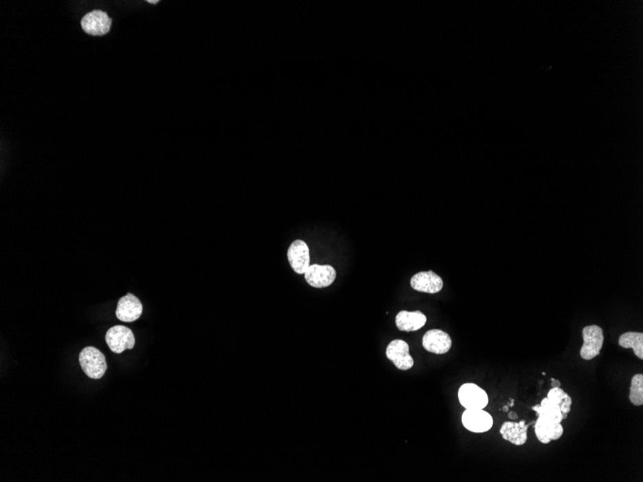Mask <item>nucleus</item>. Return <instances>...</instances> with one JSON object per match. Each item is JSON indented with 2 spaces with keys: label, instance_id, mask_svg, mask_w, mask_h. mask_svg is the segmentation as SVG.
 Instances as JSON below:
<instances>
[{
  "label": "nucleus",
  "instance_id": "nucleus-1",
  "mask_svg": "<svg viewBox=\"0 0 643 482\" xmlns=\"http://www.w3.org/2000/svg\"><path fill=\"white\" fill-rule=\"evenodd\" d=\"M79 363L83 372L93 380H100L107 370L105 354L94 347H87L79 354Z\"/></svg>",
  "mask_w": 643,
  "mask_h": 482
},
{
  "label": "nucleus",
  "instance_id": "nucleus-2",
  "mask_svg": "<svg viewBox=\"0 0 643 482\" xmlns=\"http://www.w3.org/2000/svg\"><path fill=\"white\" fill-rule=\"evenodd\" d=\"M459 401L468 410H479L488 406V396L483 388L474 383H466L459 388Z\"/></svg>",
  "mask_w": 643,
  "mask_h": 482
},
{
  "label": "nucleus",
  "instance_id": "nucleus-3",
  "mask_svg": "<svg viewBox=\"0 0 643 482\" xmlns=\"http://www.w3.org/2000/svg\"><path fill=\"white\" fill-rule=\"evenodd\" d=\"M584 344L581 349V358L591 360L600 354L604 344V332L598 325H589L582 329Z\"/></svg>",
  "mask_w": 643,
  "mask_h": 482
},
{
  "label": "nucleus",
  "instance_id": "nucleus-4",
  "mask_svg": "<svg viewBox=\"0 0 643 482\" xmlns=\"http://www.w3.org/2000/svg\"><path fill=\"white\" fill-rule=\"evenodd\" d=\"M106 343L114 353H124L125 349H132L135 346V337L132 330L124 325L111 327L105 335Z\"/></svg>",
  "mask_w": 643,
  "mask_h": 482
},
{
  "label": "nucleus",
  "instance_id": "nucleus-5",
  "mask_svg": "<svg viewBox=\"0 0 643 482\" xmlns=\"http://www.w3.org/2000/svg\"><path fill=\"white\" fill-rule=\"evenodd\" d=\"M336 271L331 265H310L305 278L310 286L322 289L331 286L336 279Z\"/></svg>",
  "mask_w": 643,
  "mask_h": 482
},
{
  "label": "nucleus",
  "instance_id": "nucleus-6",
  "mask_svg": "<svg viewBox=\"0 0 643 482\" xmlns=\"http://www.w3.org/2000/svg\"><path fill=\"white\" fill-rule=\"evenodd\" d=\"M112 19L105 12L96 10L86 14L81 19V28L87 34L93 36L105 35L110 31Z\"/></svg>",
  "mask_w": 643,
  "mask_h": 482
},
{
  "label": "nucleus",
  "instance_id": "nucleus-7",
  "mask_svg": "<svg viewBox=\"0 0 643 482\" xmlns=\"http://www.w3.org/2000/svg\"><path fill=\"white\" fill-rule=\"evenodd\" d=\"M289 264L298 274H305L310 266V252L307 243L303 240H296L288 248Z\"/></svg>",
  "mask_w": 643,
  "mask_h": 482
},
{
  "label": "nucleus",
  "instance_id": "nucleus-8",
  "mask_svg": "<svg viewBox=\"0 0 643 482\" xmlns=\"http://www.w3.org/2000/svg\"><path fill=\"white\" fill-rule=\"evenodd\" d=\"M386 358L401 371L411 370L414 365L413 358L409 354L408 344L403 340H393L387 346Z\"/></svg>",
  "mask_w": 643,
  "mask_h": 482
},
{
  "label": "nucleus",
  "instance_id": "nucleus-9",
  "mask_svg": "<svg viewBox=\"0 0 643 482\" xmlns=\"http://www.w3.org/2000/svg\"><path fill=\"white\" fill-rule=\"evenodd\" d=\"M461 421L466 430L474 433L488 432L493 426L492 417L488 412L483 411V409H479V410L466 409L462 414Z\"/></svg>",
  "mask_w": 643,
  "mask_h": 482
},
{
  "label": "nucleus",
  "instance_id": "nucleus-10",
  "mask_svg": "<svg viewBox=\"0 0 643 482\" xmlns=\"http://www.w3.org/2000/svg\"><path fill=\"white\" fill-rule=\"evenodd\" d=\"M452 344L449 334L440 329L428 330L422 339L423 348L435 354L447 353L451 349Z\"/></svg>",
  "mask_w": 643,
  "mask_h": 482
},
{
  "label": "nucleus",
  "instance_id": "nucleus-11",
  "mask_svg": "<svg viewBox=\"0 0 643 482\" xmlns=\"http://www.w3.org/2000/svg\"><path fill=\"white\" fill-rule=\"evenodd\" d=\"M143 314V305L136 296L127 294L118 303L116 316L124 322H135Z\"/></svg>",
  "mask_w": 643,
  "mask_h": 482
},
{
  "label": "nucleus",
  "instance_id": "nucleus-12",
  "mask_svg": "<svg viewBox=\"0 0 643 482\" xmlns=\"http://www.w3.org/2000/svg\"><path fill=\"white\" fill-rule=\"evenodd\" d=\"M411 285L421 293L437 294L442 290L443 281L433 271L420 272L411 277Z\"/></svg>",
  "mask_w": 643,
  "mask_h": 482
},
{
  "label": "nucleus",
  "instance_id": "nucleus-13",
  "mask_svg": "<svg viewBox=\"0 0 643 482\" xmlns=\"http://www.w3.org/2000/svg\"><path fill=\"white\" fill-rule=\"evenodd\" d=\"M534 425L536 438L543 444H549L552 441L558 440L563 435L562 424L555 423L544 417L538 416Z\"/></svg>",
  "mask_w": 643,
  "mask_h": 482
},
{
  "label": "nucleus",
  "instance_id": "nucleus-14",
  "mask_svg": "<svg viewBox=\"0 0 643 482\" xmlns=\"http://www.w3.org/2000/svg\"><path fill=\"white\" fill-rule=\"evenodd\" d=\"M534 421L526 424L524 420L516 421H505L500 430V435L505 441H509L515 446H522L528 439V430L530 426L534 425Z\"/></svg>",
  "mask_w": 643,
  "mask_h": 482
},
{
  "label": "nucleus",
  "instance_id": "nucleus-15",
  "mask_svg": "<svg viewBox=\"0 0 643 482\" xmlns=\"http://www.w3.org/2000/svg\"><path fill=\"white\" fill-rule=\"evenodd\" d=\"M427 322V317L421 311H401L396 316V325L401 331L413 332L422 329Z\"/></svg>",
  "mask_w": 643,
  "mask_h": 482
},
{
  "label": "nucleus",
  "instance_id": "nucleus-16",
  "mask_svg": "<svg viewBox=\"0 0 643 482\" xmlns=\"http://www.w3.org/2000/svg\"><path fill=\"white\" fill-rule=\"evenodd\" d=\"M532 409L536 412L538 416L544 417V418L555 421V423L562 424L563 421V415L560 404H558L557 402L552 401V399H549L548 397H545V399H543L541 406H534L532 407Z\"/></svg>",
  "mask_w": 643,
  "mask_h": 482
},
{
  "label": "nucleus",
  "instance_id": "nucleus-17",
  "mask_svg": "<svg viewBox=\"0 0 643 482\" xmlns=\"http://www.w3.org/2000/svg\"><path fill=\"white\" fill-rule=\"evenodd\" d=\"M620 346L624 349H634L635 356L643 359V334L642 332H626L620 337Z\"/></svg>",
  "mask_w": 643,
  "mask_h": 482
},
{
  "label": "nucleus",
  "instance_id": "nucleus-18",
  "mask_svg": "<svg viewBox=\"0 0 643 482\" xmlns=\"http://www.w3.org/2000/svg\"><path fill=\"white\" fill-rule=\"evenodd\" d=\"M547 397L549 399H552V401L557 402L558 404H560V409H562L563 412V420L567 419L568 414H569L570 410H571L572 406V399L570 397L569 395L563 391L560 387H552V389L548 393Z\"/></svg>",
  "mask_w": 643,
  "mask_h": 482
},
{
  "label": "nucleus",
  "instance_id": "nucleus-19",
  "mask_svg": "<svg viewBox=\"0 0 643 482\" xmlns=\"http://www.w3.org/2000/svg\"><path fill=\"white\" fill-rule=\"evenodd\" d=\"M629 399L635 406H642L643 404V375L642 373H637L632 378Z\"/></svg>",
  "mask_w": 643,
  "mask_h": 482
},
{
  "label": "nucleus",
  "instance_id": "nucleus-20",
  "mask_svg": "<svg viewBox=\"0 0 643 482\" xmlns=\"http://www.w3.org/2000/svg\"><path fill=\"white\" fill-rule=\"evenodd\" d=\"M560 385H562V384H560V382H558V380H555V378H553V380H552V387H560Z\"/></svg>",
  "mask_w": 643,
  "mask_h": 482
},
{
  "label": "nucleus",
  "instance_id": "nucleus-21",
  "mask_svg": "<svg viewBox=\"0 0 643 482\" xmlns=\"http://www.w3.org/2000/svg\"><path fill=\"white\" fill-rule=\"evenodd\" d=\"M509 407H510V404H508V406L503 407V410H504L505 412H509Z\"/></svg>",
  "mask_w": 643,
  "mask_h": 482
},
{
  "label": "nucleus",
  "instance_id": "nucleus-22",
  "mask_svg": "<svg viewBox=\"0 0 643 482\" xmlns=\"http://www.w3.org/2000/svg\"><path fill=\"white\" fill-rule=\"evenodd\" d=\"M157 2H158V1H149V3H153V4H155V3H157Z\"/></svg>",
  "mask_w": 643,
  "mask_h": 482
}]
</instances>
